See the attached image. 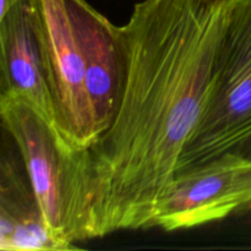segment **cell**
<instances>
[{"instance_id": "cell-9", "label": "cell", "mask_w": 251, "mask_h": 251, "mask_svg": "<svg viewBox=\"0 0 251 251\" xmlns=\"http://www.w3.org/2000/svg\"><path fill=\"white\" fill-rule=\"evenodd\" d=\"M235 152H237V153L243 154V156L251 158V137L248 140L247 142H245L244 145H243L242 147H240L239 150H238V151H235Z\"/></svg>"}, {"instance_id": "cell-4", "label": "cell", "mask_w": 251, "mask_h": 251, "mask_svg": "<svg viewBox=\"0 0 251 251\" xmlns=\"http://www.w3.org/2000/svg\"><path fill=\"white\" fill-rule=\"evenodd\" d=\"M54 110V127L74 150L98 136L85 85V63L70 0H29Z\"/></svg>"}, {"instance_id": "cell-8", "label": "cell", "mask_w": 251, "mask_h": 251, "mask_svg": "<svg viewBox=\"0 0 251 251\" xmlns=\"http://www.w3.org/2000/svg\"><path fill=\"white\" fill-rule=\"evenodd\" d=\"M14 163L12 157L2 154L0 248L10 251L64 250L44 223L29 179L24 181Z\"/></svg>"}, {"instance_id": "cell-3", "label": "cell", "mask_w": 251, "mask_h": 251, "mask_svg": "<svg viewBox=\"0 0 251 251\" xmlns=\"http://www.w3.org/2000/svg\"><path fill=\"white\" fill-rule=\"evenodd\" d=\"M251 137V0H229L212 92L179 173L235 152Z\"/></svg>"}, {"instance_id": "cell-7", "label": "cell", "mask_w": 251, "mask_h": 251, "mask_svg": "<svg viewBox=\"0 0 251 251\" xmlns=\"http://www.w3.org/2000/svg\"><path fill=\"white\" fill-rule=\"evenodd\" d=\"M0 98L28 103L54 126V110L29 0L0 12Z\"/></svg>"}, {"instance_id": "cell-5", "label": "cell", "mask_w": 251, "mask_h": 251, "mask_svg": "<svg viewBox=\"0 0 251 251\" xmlns=\"http://www.w3.org/2000/svg\"><path fill=\"white\" fill-rule=\"evenodd\" d=\"M251 205V158L221 154L179 173L152 221L167 232L222 220Z\"/></svg>"}, {"instance_id": "cell-6", "label": "cell", "mask_w": 251, "mask_h": 251, "mask_svg": "<svg viewBox=\"0 0 251 251\" xmlns=\"http://www.w3.org/2000/svg\"><path fill=\"white\" fill-rule=\"evenodd\" d=\"M70 6L80 36L86 91L100 139L119 112L127 73L126 46L122 28L86 0H70Z\"/></svg>"}, {"instance_id": "cell-1", "label": "cell", "mask_w": 251, "mask_h": 251, "mask_svg": "<svg viewBox=\"0 0 251 251\" xmlns=\"http://www.w3.org/2000/svg\"><path fill=\"white\" fill-rule=\"evenodd\" d=\"M229 0H144L122 28L127 73L112 126L87 149L95 238L151 228L212 92Z\"/></svg>"}, {"instance_id": "cell-2", "label": "cell", "mask_w": 251, "mask_h": 251, "mask_svg": "<svg viewBox=\"0 0 251 251\" xmlns=\"http://www.w3.org/2000/svg\"><path fill=\"white\" fill-rule=\"evenodd\" d=\"M2 127L21 156L42 217L64 250L93 239V195L90 157L74 150L28 103L0 98Z\"/></svg>"}]
</instances>
